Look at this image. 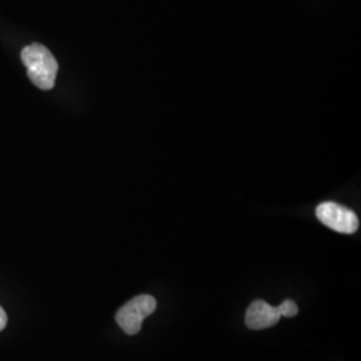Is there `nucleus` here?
Masks as SVG:
<instances>
[{"instance_id":"nucleus-1","label":"nucleus","mask_w":361,"mask_h":361,"mask_svg":"<svg viewBox=\"0 0 361 361\" xmlns=\"http://www.w3.org/2000/svg\"><path fill=\"white\" fill-rule=\"evenodd\" d=\"M20 58L26 66L30 80L38 89L46 91L54 89L59 66L47 47L39 43L28 44L20 52Z\"/></svg>"},{"instance_id":"nucleus-2","label":"nucleus","mask_w":361,"mask_h":361,"mask_svg":"<svg viewBox=\"0 0 361 361\" xmlns=\"http://www.w3.org/2000/svg\"><path fill=\"white\" fill-rule=\"evenodd\" d=\"M157 301L150 295H140L131 298L116 312V320L121 329L128 335H137L142 328L143 320L154 313Z\"/></svg>"},{"instance_id":"nucleus-3","label":"nucleus","mask_w":361,"mask_h":361,"mask_svg":"<svg viewBox=\"0 0 361 361\" xmlns=\"http://www.w3.org/2000/svg\"><path fill=\"white\" fill-rule=\"evenodd\" d=\"M316 216L329 229L343 234H353L359 229V219L355 212L336 202H323L316 209Z\"/></svg>"},{"instance_id":"nucleus-4","label":"nucleus","mask_w":361,"mask_h":361,"mask_svg":"<svg viewBox=\"0 0 361 361\" xmlns=\"http://www.w3.org/2000/svg\"><path fill=\"white\" fill-rule=\"evenodd\" d=\"M280 319L281 316L276 307H271L264 300H256L246 310L245 324L247 328L259 331L276 325Z\"/></svg>"},{"instance_id":"nucleus-5","label":"nucleus","mask_w":361,"mask_h":361,"mask_svg":"<svg viewBox=\"0 0 361 361\" xmlns=\"http://www.w3.org/2000/svg\"><path fill=\"white\" fill-rule=\"evenodd\" d=\"M277 310L281 317H295L298 313V307L293 300H285L280 307H277Z\"/></svg>"},{"instance_id":"nucleus-6","label":"nucleus","mask_w":361,"mask_h":361,"mask_svg":"<svg viewBox=\"0 0 361 361\" xmlns=\"http://www.w3.org/2000/svg\"><path fill=\"white\" fill-rule=\"evenodd\" d=\"M7 325V314L4 310L0 307V331L4 329V326Z\"/></svg>"}]
</instances>
